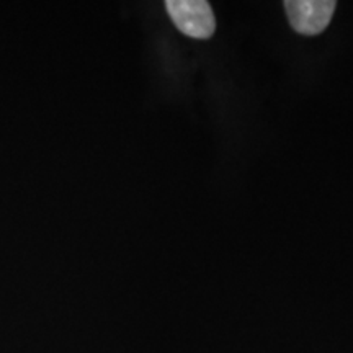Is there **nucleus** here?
I'll return each instance as SVG.
<instances>
[{"mask_svg": "<svg viewBox=\"0 0 353 353\" xmlns=\"http://www.w3.org/2000/svg\"><path fill=\"white\" fill-rule=\"evenodd\" d=\"M170 20L185 37L208 39L216 30V20L205 0H169L165 2Z\"/></svg>", "mask_w": 353, "mask_h": 353, "instance_id": "obj_1", "label": "nucleus"}, {"mask_svg": "<svg viewBox=\"0 0 353 353\" xmlns=\"http://www.w3.org/2000/svg\"><path fill=\"white\" fill-rule=\"evenodd\" d=\"M337 3L332 0H288L285 10L290 25L299 34L314 37L327 28Z\"/></svg>", "mask_w": 353, "mask_h": 353, "instance_id": "obj_2", "label": "nucleus"}]
</instances>
